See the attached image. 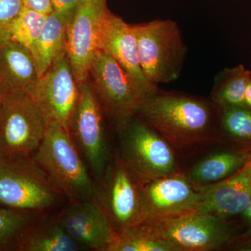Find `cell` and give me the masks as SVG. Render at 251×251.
<instances>
[{"instance_id":"obj_1","label":"cell","mask_w":251,"mask_h":251,"mask_svg":"<svg viewBox=\"0 0 251 251\" xmlns=\"http://www.w3.org/2000/svg\"><path fill=\"white\" fill-rule=\"evenodd\" d=\"M218 115L210 99L158 88L146 96L136 117L165 138L181 159L216 141Z\"/></svg>"},{"instance_id":"obj_2","label":"cell","mask_w":251,"mask_h":251,"mask_svg":"<svg viewBox=\"0 0 251 251\" xmlns=\"http://www.w3.org/2000/svg\"><path fill=\"white\" fill-rule=\"evenodd\" d=\"M31 158L45 172L54 187L70 202L98 203L97 183L70 133L58 122L50 121Z\"/></svg>"},{"instance_id":"obj_3","label":"cell","mask_w":251,"mask_h":251,"mask_svg":"<svg viewBox=\"0 0 251 251\" xmlns=\"http://www.w3.org/2000/svg\"><path fill=\"white\" fill-rule=\"evenodd\" d=\"M138 59L149 82L169 83L179 78L187 48L177 23L171 19H156L132 25Z\"/></svg>"},{"instance_id":"obj_4","label":"cell","mask_w":251,"mask_h":251,"mask_svg":"<svg viewBox=\"0 0 251 251\" xmlns=\"http://www.w3.org/2000/svg\"><path fill=\"white\" fill-rule=\"evenodd\" d=\"M92 87L104 113L119 135L136 117L148 95L111 55L99 50L91 64Z\"/></svg>"},{"instance_id":"obj_5","label":"cell","mask_w":251,"mask_h":251,"mask_svg":"<svg viewBox=\"0 0 251 251\" xmlns=\"http://www.w3.org/2000/svg\"><path fill=\"white\" fill-rule=\"evenodd\" d=\"M142 224L176 251L221 250L239 238L228 221L196 210Z\"/></svg>"},{"instance_id":"obj_6","label":"cell","mask_w":251,"mask_h":251,"mask_svg":"<svg viewBox=\"0 0 251 251\" xmlns=\"http://www.w3.org/2000/svg\"><path fill=\"white\" fill-rule=\"evenodd\" d=\"M49 122L31 96H2L0 160L32 156L44 138Z\"/></svg>"},{"instance_id":"obj_7","label":"cell","mask_w":251,"mask_h":251,"mask_svg":"<svg viewBox=\"0 0 251 251\" xmlns=\"http://www.w3.org/2000/svg\"><path fill=\"white\" fill-rule=\"evenodd\" d=\"M60 195L31 157L0 160V204L8 209L44 212Z\"/></svg>"},{"instance_id":"obj_8","label":"cell","mask_w":251,"mask_h":251,"mask_svg":"<svg viewBox=\"0 0 251 251\" xmlns=\"http://www.w3.org/2000/svg\"><path fill=\"white\" fill-rule=\"evenodd\" d=\"M119 135V153L138 176L158 178L182 173L179 157L173 147L138 117Z\"/></svg>"},{"instance_id":"obj_9","label":"cell","mask_w":251,"mask_h":251,"mask_svg":"<svg viewBox=\"0 0 251 251\" xmlns=\"http://www.w3.org/2000/svg\"><path fill=\"white\" fill-rule=\"evenodd\" d=\"M98 203L118 235L143 222L138 177L117 151L97 183Z\"/></svg>"},{"instance_id":"obj_10","label":"cell","mask_w":251,"mask_h":251,"mask_svg":"<svg viewBox=\"0 0 251 251\" xmlns=\"http://www.w3.org/2000/svg\"><path fill=\"white\" fill-rule=\"evenodd\" d=\"M79 98L69 132L96 182L103 178L112 159L103 109L90 80L79 84Z\"/></svg>"},{"instance_id":"obj_11","label":"cell","mask_w":251,"mask_h":251,"mask_svg":"<svg viewBox=\"0 0 251 251\" xmlns=\"http://www.w3.org/2000/svg\"><path fill=\"white\" fill-rule=\"evenodd\" d=\"M108 11L107 0H80L68 25L67 54L78 85L89 78L100 50V31Z\"/></svg>"},{"instance_id":"obj_12","label":"cell","mask_w":251,"mask_h":251,"mask_svg":"<svg viewBox=\"0 0 251 251\" xmlns=\"http://www.w3.org/2000/svg\"><path fill=\"white\" fill-rule=\"evenodd\" d=\"M138 177L144 221L191 212L199 206L202 189L191 184L182 173L164 177Z\"/></svg>"},{"instance_id":"obj_13","label":"cell","mask_w":251,"mask_h":251,"mask_svg":"<svg viewBox=\"0 0 251 251\" xmlns=\"http://www.w3.org/2000/svg\"><path fill=\"white\" fill-rule=\"evenodd\" d=\"M31 97L50 121L58 122L69 131L79 98V86L67 51L59 54L40 77Z\"/></svg>"},{"instance_id":"obj_14","label":"cell","mask_w":251,"mask_h":251,"mask_svg":"<svg viewBox=\"0 0 251 251\" xmlns=\"http://www.w3.org/2000/svg\"><path fill=\"white\" fill-rule=\"evenodd\" d=\"M57 219L68 235L84 251H113L119 235L98 203L70 202Z\"/></svg>"},{"instance_id":"obj_15","label":"cell","mask_w":251,"mask_h":251,"mask_svg":"<svg viewBox=\"0 0 251 251\" xmlns=\"http://www.w3.org/2000/svg\"><path fill=\"white\" fill-rule=\"evenodd\" d=\"M251 157V150H239L215 141L188 156L191 161L182 174L197 187L215 184L242 169Z\"/></svg>"},{"instance_id":"obj_16","label":"cell","mask_w":251,"mask_h":251,"mask_svg":"<svg viewBox=\"0 0 251 251\" xmlns=\"http://www.w3.org/2000/svg\"><path fill=\"white\" fill-rule=\"evenodd\" d=\"M100 41V50L111 55L144 90L151 93L158 88L149 82L142 71L132 25L109 11L102 25Z\"/></svg>"},{"instance_id":"obj_17","label":"cell","mask_w":251,"mask_h":251,"mask_svg":"<svg viewBox=\"0 0 251 251\" xmlns=\"http://www.w3.org/2000/svg\"><path fill=\"white\" fill-rule=\"evenodd\" d=\"M201 188L202 198L196 211L224 221L240 215L251 199V178L243 168L224 181Z\"/></svg>"},{"instance_id":"obj_18","label":"cell","mask_w":251,"mask_h":251,"mask_svg":"<svg viewBox=\"0 0 251 251\" xmlns=\"http://www.w3.org/2000/svg\"><path fill=\"white\" fill-rule=\"evenodd\" d=\"M40 79L35 60L29 50L16 41H0V94L31 96Z\"/></svg>"},{"instance_id":"obj_19","label":"cell","mask_w":251,"mask_h":251,"mask_svg":"<svg viewBox=\"0 0 251 251\" xmlns=\"http://www.w3.org/2000/svg\"><path fill=\"white\" fill-rule=\"evenodd\" d=\"M16 248L21 251L83 250L68 235L57 218L52 221L40 219L31 225L16 239Z\"/></svg>"},{"instance_id":"obj_20","label":"cell","mask_w":251,"mask_h":251,"mask_svg":"<svg viewBox=\"0 0 251 251\" xmlns=\"http://www.w3.org/2000/svg\"><path fill=\"white\" fill-rule=\"evenodd\" d=\"M72 18L52 11L47 20L33 52L40 77L57 57L67 51V27Z\"/></svg>"},{"instance_id":"obj_21","label":"cell","mask_w":251,"mask_h":251,"mask_svg":"<svg viewBox=\"0 0 251 251\" xmlns=\"http://www.w3.org/2000/svg\"><path fill=\"white\" fill-rule=\"evenodd\" d=\"M218 108L216 141L239 150H251V109L244 105Z\"/></svg>"},{"instance_id":"obj_22","label":"cell","mask_w":251,"mask_h":251,"mask_svg":"<svg viewBox=\"0 0 251 251\" xmlns=\"http://www.w3.org/2000/svg\"><path fill=\"white\" fill-rule=\"evenodd\" d=\"M251 73L242 64L225 68L214 78L209 99L218 106H243Z\"/></svg>"},{"instance_id":"obj_23","label":"cell","mask_w":251,"mask_h":251,"mask_svg":"<svg viewBox=\"0 0 251 251\" xmlns=\"http://www.w3.org/2000/svg\"><path fill=\"white\" fill-rule=\"evenodd\" d=\"M48 15L25 6L10 28L9 39L21 44L32 54L45 26Z\"/></svg>"},{"instance_id":"obj_24","label":"cell","mask_w":251,"mask_h":251,"mask_svg":"<svg viewBox=\"0 0 251 251\" xmlns=\"http://www.w3.org/2000/svg\"><path fill=\"white\" fill-rule=\"evenodd\" d=\"M113 251H176L169 243L160 239L143 224L118 236Z\"/></svg>"},{"instance_id":"obj_25","label":"cell","mask_w":251,"mask_h":251,"mask_svg":"<svg viewBox=\"0 0 251 251\" xmlns=\"http://www.w3.org/2000/svg\"><path fill=\"white\" fill-rule=\"evenodd\" d=\"M41 211L0 209V246L19 236L40 220Z\"/></svg>"},{"instance_id":"obj_26","label":"cell","mask_w":251,"mask_h":251,"mask_svg":"<svg viewBox=\"0 0 251 251\" xmlns=\"http://www.w3.org/2000/svg\"><path fill=\"white\" fill-rule=\"evenodd\" d=\"M25 6V0H0V41L9 39L10 28Z\"/></svg>"},{"instance_id":"obj_27","label":"cell","mask_w":251,"mask_h":251,"mask_svg":"<svg viewBox=\"0 0 251 251\" xmlns=\"http://www.w3.org/2000/svg\"><path fill=\"white\" fill-rule=\"evenodd\" d=\"M80 0H52L54 13L68 18H72Z\"/></svg>"},{"instance_id":"obj_28","label":"cell","mask_w":251,"mask_h":251,"mask_svg":"<svg viewBox=\"0 0 251 251\" xmlns=\"http://www.w3.org/2000/svg\"><path fill=\"white\" fill-rule=\"evenodd\" d=\"M25 4L28 9L41 14L48 15L53 11L52 0H25Z\"/></svg>"},{"instance_id":"obj_29","label":"cell","mask_w":251,"mask_h":251,"mask_svg":"<svg viewBox=\"0 0 251 251\" xmlns=\"http://www.w3.org/2000/svg\"><path fill=\"white\" fill-rule=\"evenodd\" d=\"M240 216L246 227V230L244 231V233L242 234L241 237L244 238V239L251 238V199L249 204H248L247 207L240 214Z\"/></svg>"},{"instance_id":"obj_30","label":"cell","mask_w":251,"mask_h":251,"mask_svg":"<svg viewBox=\"0 0 251 251\" xmlns=\"http://www.w3.org/2000/svg\"><path fill=\"white\" fill-rule=\"evenodd\" d=\"M244 106L251 109V73L248 80L247 88H246Z\"/></svg>"},{"instance_id":"obj_31","label":"cell","mask_w":251,"mask_h":251,"mask_svg":"<svg viewBox=\"0 0 251 251\" xmlns=\"http://www.w3.org/2000/svg\"><path fill=\"white\" fill-rule=\"evenodd\" d=\"M238 250L241 251H251V239L250 240L248 241V242H246L243 243L242 244H239L238 245L237 247Z\"/></svg>"},{"instance_id":"obj_32","label":"cell","mask_w":251,"mask_h":251,"mask_svg":"<svg viewBox=\"0 0 251 251\" xmlns=\"http://www.w3.org/2000/svg\"><path fill=\"white\" fill-rule=\"evenodd\" d=\"M243 169L246 171V173H247V174L249 175L251 178V157L250 159L249 160V161L247 162L246 166L243 168Z\"/></svg>"},{"instance_id":"obj_33","label":"cell","mask_w":251,"mask_h":251,"mask_svg":"<svg viewBox=\"0 0 251 251\" xmlns=\"http://www.w3.org/2000/svg\"><path fill=\"white\" fill-rule=\"evenodd\" d=\"M1 103H2V95L0 94V114H1Z\"/></svg>"}]
</instances>
